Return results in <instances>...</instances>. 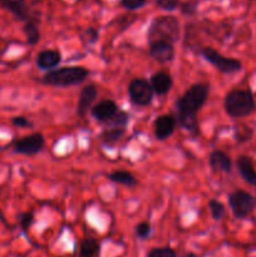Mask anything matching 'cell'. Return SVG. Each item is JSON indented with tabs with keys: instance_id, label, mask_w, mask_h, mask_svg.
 <instances>
[{
	"instance_id": "836d02e7",
	"label": "cell",
	"mask_w": 256,
	"mask_h": 257,
	"mask_svg": "<svg viewBox=\"0 0 256 257\" xmlns=\"http://www.w3.org/2000/svg\"><path fill=\"white\" fill-rule=\"evenodd\" d=\"M0 55H2V53H0Z\"/></svg>"
},
{
	"instance_id": "4fadbf2b",
	"label": "cell",
	"mask_w": 256,
	"mask_h": 257,
	"mask_svg": "<svg viewBox=\"0 0 256 257\" xmlns=\"http://www.w3.org/2000/svg\"><path fill=\"white\" fill-rule=\"evenodd\" d=\"M236 168L238 175L246 183L256 187V163L252 157L247 155L238 156L236 160Z\"/></svg>"
},
{
	"instance_id": "1f68e13d",
	"label": "cell",
	"mask_w": 256,
	"mask_h": 257,
	"mask_svg": "<svg viewBox=\"0 0 256 257\" xmlns=\"http://www.w3.org/2000/svg\"><path fill=\"white\" fill-rule=\"evenodd\" d=\"M85 38H87L88 43H90V44H93V43L97 42L98 39V30L94 29V28H88L87 30H85Z\"/></svg>"
},
{
	"instance_id": "ffe728a7",
	"label": "cell",
	"mask_w": 256,
	"mask_h": 257,
	"mask_svg": "<svg viewBox=\"0 0 256 257\" xmlns=\"http://www.w3.org/2000/svg\"><path fill=\"white\" fill-rule=\"evenodd\" d=\"M108 180L117 185L125 186L128 188H133L138 185V180L128 171H114L107 176Z\"/></svg>"
},
{
	"instance_id": "d6a6232c",
	"label": "cell",
	"mask_w": 256,
	"mask_h": 257,
	"mask_svg": "<svg viewBox=\"0 0 256 257\" xmlns=\"http://www.w3.org/2000/svg\"><path fill=\"white\" fill-rule=\"evenodd\" d=\"M183 257H198L195 252H187Z\"/></svg>"
},
{
	"instance_id": "8992f818",
	"label": "cell",
	"mask_w": 256,
	"mask_h": 257,
	"mask_svg": "<svg viewBox=\"0 0 256 257\" xmlns=\"http://www.w3.org/2000/svg\"><path fill=\"white\" fill-rule=\"evenodd\" d=\"M227 201L233 217L237 220L247 218L256 210V197L245 190H236L231 192Z\"/></svg>"
},
{
	"instance_id": "f546056e",
	"label": "cell",
	"mask_w": 256,
	"mask_h": 257,
	"mask_svg": "<svg viewBox=\"0 0 256 257\" xmlns=\"http://www.w3.org/2000/svg\"><path fill=\"white\" fill-rule=\"evenodd\" d=\"M147 4V0H120V5L128 12H135Z\"/></svg>"
},
{
	"instance_id": "9c48e42d",
	"label": "cell",
	"mask_w": 256,
	"mask_h": 257,
	"mask_svg": "<svg viewBox=\"0 0 256 257\" xmlns=\"http://www.w3.org/2000/svg\"><path fill=\"white\" fill-rule=\"evenodd\" d=\"M177 127V119L172 114H161L153 122L155 138L160 142L168 140Z\"/></svg>"
},
{
	"instance_id": "52a82bcc",
	"label": "cell",
	"mask_w": 256,
	"mask_h": 257,
	"mask_svg": "<svg viewBox=\"0 0 256 257\" xmlns=\"http://www.w3.org/2000/svg\"><path fill=\"white\" fill-rule=\"evenodd\" d=\"M127 92L131 103L141 108L148 107L155 97L150 80L146 78H135L131 80Z\"/></svg>"
},
{
	"instance_id": "603a6c76",
	"label": "cell",
	"mask_w": 256,
	"mask_h": 257,
	"mask_svg": "<svg viewBox=\"0 0 256 257\" xmlns=\"http://www.w3.org/2000/svg\"><path fill=\"white\" fill-rule=\"evenodd\" d=\"M128 123H130V114L128 112L123 109H118V112L115 113L114 117L107 123V125H114V127H123L127 128Z\"/></svg>"
},
{
	"instance_id": "7c38bea8",
	"label": "cell",
	"mask_w": 256,
	"mask_h": 257,
	"mask_svg": "<svg viewBox=\"0 0 256 257\" xmlns=\"http://www.w3.org/2000/svg\"><path fill=\"white\" fill-rule=\"evenodd\" d=\"M148 54L153 60L158 63H170L175 58V45L168 42H155L150 43Z\"/></svg>"
},
{
	"instance_id": "cb8c5ba5",
	"label": "cell",
	"mask_w": 256,
	"mask_h": 257,
	"mask_svg": "<svg viewBox=\"0 0 256 257\" xmlns=\"http://www.w3.org/2000/svg\"><path fill=\"white\" fill-rule=\"evenodd\" d=\"M182 0H155V5L162 12H175L180 9Z\"/></svg>"
},
{
	"instance_id": "f1b7e54d",
	"label": "cell",
	"mask_w": 256,
	"mask_h": 257,
	"mask_svg": "<svg viewBox=\"0 0 256 257\" xmlns=\"http://www.w3.org/2000/svg\"><path fill=\"white\" fill-rule=\"evenodd\" d=\"M198 10V2L196 0H188V2H182L180 5L181 14L186 15V17H193L197 14Z\"/></svg>"
},
{
	"instance_id": "d4e9b609",
	"label": "cell",
	"mask_w": 256,
	"mask_h": 257,
	"mask_svg": "<svg viewBox=\"0 0 256 257\" xmlns=\"http://www.w3.org/2000/svg\"><path fill=\"white\" fill-rule=\"evenodd\" d=\"M152 232V226L148 221H142L135 227V235L137 236L140 240H147Z\"/></svg>"
},
{
	"instance_id": "ac0fdd59",
	"label": "cell",
	"mask_w": 256,
	"mask_h": 257,
	"mask_svg": "<svg viewBox=\"0 0 256 257\" xmlns=\"http://www.w3.org/2000/svg\"><path fill=\"white\" fill-rule=\"evenodd\" d=\"M125 131L127 128L123 127H114V125H107L104 130L100 133V141L104 146L108 147H113V146L117 145L125 135Z\"/></svg>"
},
{
	"instance_id": "e0dca14e",
	"label": "cell",
	"mask_w": 256,
	"mask_h": 257,
	"mask_svg": "<svg viewBox=\"0 0 256 257\" xmlns=\"http://www.w3.org/2000/svg\"><path fill=\"white\" fill-rule=\"evenodd\" d=\"M153 93L157 95H166L173 87L172 75L167 72H156L150 78Z\"/></svg>"
},
{
	"instance_id": "6da1fadb",
	"label": "cell",
	"mask_w": 256,
	"mask_h": 257,
	"mask_svg": "<svg viewBox=\"0 0 256 257\" xmlns=\"http://www.w3.org/2000/svg\"><path fill=\"white\" fill-rule=\"evenodd\" d=\"M210 94V84L195 83L185 90L182 95L176 100L177 122L181 127L193 136L198 135L197 113L206 104Z\"/></svg>"
},
{
	"instance_id": "4316f807",
	"label": "cell",
	"mask_w": 256,
	"mask_h": 257,
	"mask_svg": "<svg viewBox=\"0 0 256 257\" xmlns=\"http://www.w3.org/2000/svg\"><path fill=\"white\" fill-rule=\"evenodd\" d=\"M18 220H19L20 228H22L24 232H28V231L30 230V227H32L35 222L34 213L33 212L19 213V216H18Z\"/></svg>"
},
{
	"instance_id": "9a60e30c",
	"label": "cell",
	"mask_w": 256,
	"mask_h": 257,
	"mask_svg": "<svg viewBox=\"0 0 256 257\" xmlns=\"http://www.w3.org/2000/svg\"><path fill=\"white\" fill-rule=\"evenodd\" d=\"M208 166L212 172L220 173H231L232 171V160L226 152L220 150H215L208 155Z\"/></svg>"
},
{
	"instance_id": "7402d4cb",
	"label": "cell",
	"mask_w": 256,
	"mask_h": 257,
	"mask_svg": "<svg viewBox=\"0 0 256 257\" xmlns=\"http://www.w3.org/2000/svg\"><path fill=\"white\" fill-rule=\"evenodd\" d=\"M208 210H210L211 216L215 221H221L226 215V208L225 205L222 202H220L216 198H212V200L208 201Z\"/></svg>"
},
{
	"instance_id": "7a4b0ae2",
	"label": "cell",
	"mask_w": 256,
	"mask_h": 257,
	"mask_svg": "<svg viewBox=\"0 0 256 257\" xmlns=\"http://www.w3.org/2000/svg\"><path fill=\"white\" fill-rule=\"evenodd\" d=\"M223 109L232 119H242L256 112V99L250 89L230 90L223 99Z\"/></svg>"
},
{
	"instance_id": "5bb4252c",
	"label": "cell",
	"mask_w": 256,
	"mask_h": 257,
	"mask_svg": "<svg viewBox=\"0 0 256 257\" xmlns=\"http://www.w3.org/2000/svg\"><path fill=\"white\" fill-rule=\"evenodd\" d=\"M0 7L12 13L20 22H32L33 15L25 0H0Z\"/></svg>"
},
{
	"instance_id": "3957f363",
	"label": "cell",
	"mask_w": 256,
	"mask_h": 257,
	"mask_svg": "<svg viewBox=\"0 0 256 257\" xmlns=\"http://www.w3.org/2000/svg\"><path fill=\"white\" fill-rule=\"evenodd\" d=\"M89 72L79 65H68V67H58L55 69L45 73L39 82L44 85L57 88H68L79 85L87 79Z\"/></svg>"
},
{
	"instance_id": "ba28073f",
	"label": "cell",
	"mask_w": 256,
	"mask_h": 257,
	"mask_svg": "<svg viewBox=\"0 0 256 257\" xmlns=\"http://www.w3.org/2000/svg\"><path fill=\"white\" fill-rule=\"evenodd\" d=\"M44 146V136L39 132L32 133V135H28L25 137H22L15 141L13 143V152L17 153V155L32 157V156H35L42 152Z\"/></svg>"
},
{
	"instance_id": "2e32d148",
	"label": "cell",
	"mask_w": 256,
	"mask_h": 257,
	"mask_svg": "<svg viewBox=\"0 0 256 257\" xmlns=\"http://www.w3.org/2000/svg\"><path fill=\"white\" fill-rule=\"evenodd\" d=\"M62 62V53L58 49H45L38 53L35 58V64L40 70H49L55 69Z\"/></svg>"
},
{
	"instance_id": "4dcf8cb0",
	"label": "cell",
	"mask_w": 256,
	"mask_h": 257,
	"mask_svg": "<svg viewBox=\"0 0 256 257\" xmlns=\"http://www.w3.org/2000/svg\"><path fill=\"white\" fill-rule=\"evenodd\" d=\"M12 124L17 128H32L33 123L24 115H15L12 118Z\"/></svg>"
},
{
	"instance_id": "e575fe53",
	"label": "cell",
	"mask_w": 256,
	"mask_h": 257,
	"mask_svg": "<svg viewBox=\"0 0 256 257\" xmlns=\"http://www.w3.org/2000/svg\"><path fill=\"white\" fill-rule=\"evenodd\" d=\"M250 2H251V0H250Z\"/></svg>"
},
{
	"instance_id": "277c9868",
	"label": "cell",
	"mask_w": 256,
	"mask_h": 257,
	"mask_svg": "<svg viewBox=\"0 0 256 257\" xmlns=\"http://www.w3.org/2000/svg\"><path fill=\"white\" fill-rule=\"evenodd\" d=\"M180 22L175 15H160L151 20L147 30V42H168L175 44L180 40Z\"/></svg>"
},
{
	"instance_id": "5b68a950",
	"label": "cell",
	"mask_w": 256,
	"mask_h": 257,
	"mask_svg": "<svg viewBox=\"0 0 256 257\" xmlns=\"http://www.w3.org/2000/svg\"><path fill=\"white\" fill-rule=\"evenodd\" d=\"M200 54L207 63H210L216 70L222 74H235L241 72L242 63L240 59L232 57H226L213 49L212 47H203L200 49Z\"/></svg>"
},
{
	"instance_id": "484cf974",
	"label": "cell",
	"mask_w": 256,
	"mask_h": 257,
	"mask_svg": "<svg viewBox=\"0 0 256 257\" xmlns=\"http://www.w3.org/2000/svg\"><path fill=\"white\" fill-rule=\"evenodd\" d=\"M253 135V130L246 127V125H240V127H235V140L238 143H245L251 140Z\"/></svg>"
},
{
	"instance_id": "30bf717a",
	"label": "cell",
	"mask_w": 256,
	"mask_h": 257,
	"mask_svg": "<svg viewBox=\"0 0 256 257\" xmlns=\"http://www.w3.org/2000/svg\"><path fill=\"white\" fill-rule=\"evenodd\" d=\"M118 109H119V108H118L117 103H115L114 100L103 99L93 105L92 109H90V115H92L97 122L107 124V123L114 117V114L118 112Z\"/></svg>"
},
{
	"instance_id": "8fae6325",
	"label": "cell",
	"mask_w": 256,
	"mask_h": 257,
	"mask_svg": "<svg viewBox=\"0 0 256 257\" xmlns=\"http://www.w3.org/2000/svg\"><path fill=\"white\" fill-rule=\"evenodd\" d=\"M98 97V88L95 84H87L80 89L77 103V113L79 117H84L90 112Z\"/></svg>"
},
{
	"instance_id": "d6986e66",
	"label": "cell",
	"mask_w": 256,
	"mask_h": 257,
	"mask_svg": "<svg viewBox=\"0 0 256 257\" xmlns=\"http://www.w3.org/2000/svg\"><path fill=\"white\" fill-rule=\"evenodd\" d=\"M100 242L94 237H85L80 241L77 257H99Z\"/></svg>"
},
{
	"instance_id": "83f0119b",
	"label": "cell",
	"mask_w": 256,
	"mask_h": 257,
	"mask_svg": "<svg viewBox=\"0 0 256 257\" xmlns=\"http://www.w3.org/2000/svg\"><path fill=\"white\" fill-rule=\"evenodd\" d=\"M147 257H177V253L170 246H162V247H153Z\"/></svg>"
},
{
	"instance_id": "44dd1931",
	"label": "cell",
	"mask_w": 256,
	"mask_h": 257,
	"mask_svg": "<svg viewBox=\"0 0 256 257\" xmlns=\"http://www.w3.org/2000/svg\"><path fill=\"white\" fill-rule=\"evenodd\" d=\"M23 32H24L25 34V39H27L28 45L34 47V45H37L38 43H39L40 32L35 20L24 23V25H23Z\"/></svg>"
}]
</instances>
